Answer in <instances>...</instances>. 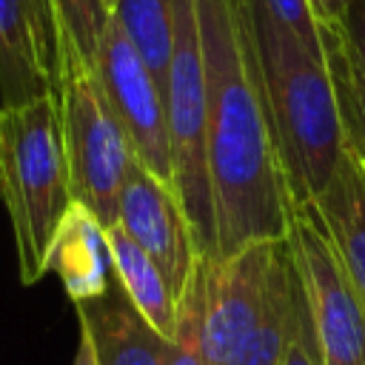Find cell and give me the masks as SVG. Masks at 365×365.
<instances>
[{
    "label": "cell",
    "mask_w": 365,
    "mask_h": 365,
    "mask_svg": "<svg viewBox=\"0 0 365 365\" xmlns=\"http://www.w3.org/2000/svg\"><path fill=\"white\" fill-rule=\"evenodd\" d=\"M205 68V163L217 257L288 240L291 200L262 94L248 0H197Z\"/></svg>",
    "instance_id": "obj_1"
},
{
    "label": "cell",
    "mask_w": 365,
    "mask_h": 365,
    "mask_svg": "<svg viewBox=\"0 0 365 365\" xmlns=\"http://www.w3.org/2000/svg\"><path fill=\"white\" fill-rule=\"evenodd\" d=\"M248 17L291 208L314 205L331 185L348 148L325 51L308 48L257 0H248Z\"/></svg>",
    "instance_id": "obj_2"
},
{
    "label": "cell",
    "mask_w": 365,
    "mask_h": 365,
    "mask_svg": "<svg viewBox=\"0 0 365 365\" xmlns=\"http://www.w3.org/2000/svg\"><path fill=\"white\" fill-rule=\"evenodd\" d=\"M0 197L14 234L20 282L34 285L48 274L54 237L74 202L54 91L0 108Z\"/></svg>",
    "instance_id": "obj_3"
},
{
    "label": "cell",
    "mask_w": 365,
    "mask_h": 365,
    "mask_svg": "<svg viewBox=\"0 0 365 365\" xmlns=\"http://www.w3.org/2000/svg\"><path fill=\"white\" fill-rule=\"evenodd\" d=\"M54 97L60 108L71 197L111 228L117 225L125 171L137 160L131 143L97 80L94 66L60 60L54 71Z\"/></svg>",
    "instance_id": "obj_4"
},
{
    "label": "cell",
    "mask_w": 365,
    "mask_h": 365,
    "mask_svg": "<svg viewBox=\"0 0 365 365\" xmlns=\"http://www.w3.org/2000/svg\"><path fill=\"white\" fill-rule=\"evenodd\" d=\"M174 191L194 228L200 257L217 259L214 202L205 163V68L197 0H174L171 60L163 86Z\"/></svg>",
    "instance_id": "obj_5"
},
{
    "label": "cell",
    "mask_w": 365,
    "mask_h": 365,
    "mask_svg": "<svg viewBox=\"0 0 365 365\" xmlns=\"http://www.w3.org/2000/svg\"><path fill=\"white\" fill-rule=\"evenodd\" d=\"M288 251L325 365H365V308L317 205L291 208Z\"/></svg>",
    "instance_id": "obj_6"
},
{
    "label": "cell",
    "mask_w": 365,
    "mask_h": 365,
    "mask_svg": "<svg viewBox=\"0 0 365 365\" xmlns=\"http://www.w3.org/2000/svg\"><path fill=\"white\" fill-rule=\"evenodd\" d=\"M282 242L257 240L217 259L200 257V348L205 365H225L259 322Z\"/></svg>",
    "instance_id": "obj_7"
},
{
    "label": "cell",
    "mask_w": 365,
    "mask_h": 365,
    "mask_svg": "<svg viewBox=\"0 0 365 365\" xmlns=\"http://www.w3.org/2000/svg\"><path fill=\"white\" fill-rule=\"evenodd\" d=\"M97 80L131 143L137 163H143L151 174L165 180L174 188L171 174V140L165 120L163 91L137 54V48L123 34L114 14H108L97 54H94Z\"/></svg>",
    "instance_id": "obj_8"
},
{
    "label": "cell",
    "mask_w": 365,
    "mask_h": 365,
    "mask_svg": "<svg viewBox=\"0 0 365 365\" xmlns=\"http://www.w3.org/2000/svg\"><path fill=\"white\" fill-rule=\"evenodd\" d=\"M117 225L157 262L180 302L200 262L197 237L177 191L137 160L128 165L123 180Z\"/></svg>",
    "instance_id": "obj_9"
},
{
    "label": "cell",
    "mask_w": 365,
    "mask_h": 365,
    "mask_svg": "<svg viewBox=\"0 0 365 365\" xmlns=\"http://www.w3.org/2000/svg\"><path fill=\"white\" fill-rule=\"evenodd\" d=\"M57 57L34 0H0V108L54 91Z\"/></svg>",
    "instance_id": "obj_10"
},
{
    "label": "cell",
    "mask_w": 365,
    "mask_h": 365,
    "mask_svg": "<svg viewBox=\"0 0 365 365\" xmlns=\"http://www.w3.org/2000/svg\"><path fill=\"white\" fill-rule=\"evenodd\" d=\"M77 319L91 331L100 365H163L165 342L128 302L120 282L111 279L108 291L77 302Z\"/></svg>",
    "instance_id": "obj_11"
},
{
    "label": "cell",
    "mask_w": 365,
    "mask_h": 365,
    "mask_svg": "<svg viewBox=\"0 0 365 365\" xmlns=\"http://www.w3.org/2000/svg\"><path fill=\"white\" fill-rule=\"evenodd\" d=\"M48 274H57L68 299L88 302L108 291L114 271L106 225L80 202H71L48 254Z\"/></svg>",
    "instance_id": "obj_12"
},
{
    "label": "cell",
    "mask_w": 365,
    "mask_h": 365,
    "mask_svg": "<svg viewBox=\"0 0 365 365\" xmlns=\"http://www.w3.org/2000/svg\"><path fill=\"white\" fill-rule=\"evenodd\" d=\"M365 308V165L348 140L339 171L314 202Z\"/></svg>",
    "instance_id": "obj_13"
},
{
    "label": "cell",
    "mask_w": 365,
    "mask_h": 365,
    "mask_svg": "<svg viewBox=\"0 0 365 365\" xmlns=\"http://www.w3.org/2000/svg\"><path fill=\"white\" fill-rule=\"evenodd\" d=\"M106 242L111 254V271L120 282L128 302L140 311V317L163 336L174 339L177 334V297L168 288L157 262L120 228H106Z\"/></svg>",
    "instance_id": "obj_14"
},
{
    "label": "cell",
    "mask_w": 365,
    "mask_h": 365,
    "mask_svg": "<svg viewBox=\"0 0 365 365\" xmlns=\"http://www.w3.org/2000/svg\"><path fill=\"white\" fill-rule=\"evenodd\" d=\"M294 305H297V268L288 242H282V251L271 274V288L262 317L225 365H282L294 328Z\"/></svg>",
    "instance_id": "obj_15"
},
{
    "label": "cell",
    "mask_w": 365,
    "mask_h": 365,
    "mask_svg": "<svg viewBox=\"0 0 365 365\" xmlns=\"http://www.w3.org/2000/svg\"><path fill=\"white\" fill-rule=\"evenodd\" d=\"M111 14L163 91L171 60L174 0H114Z\"/></svg>",
    "instance_id": "obj_16"
},
{
    "label": "cell",
    "mask_w": 365,
    "mask_h": 365,
    "mask_svg": "<svg viewBox=\"0 0 365 365\" xmlns=\"http://www.w3.org/2000/svg\"><path fill=\"white\" fill-rule=\"evenodd\" d=\"M319 26V40H322V51L336 86V97H339V108H342V120H345V131L351 145L356 148L362 165H365V86L359 80V74L351 66V57L345 51L342 34L336 23H317Z\"/></svg>",
    "instance_id": "obj_17"
},
{
    "label": "cell",
    "mask_w": 365,
    "mask_h": 365,
    "mask_svg": "<svg viewBox=\"0 0 365 365\" xmlns=\"http://www.w3.org/2000/svg\"><path fill=\"white\" fill-rule=\"evenodd\" d=\"M57 26V63L80 60L94 66V54L108 20L106 0H51Z\"/></svg>",
    "instance_id": "obj_18"
},
{
    "label": "cell",
    "mask_w": 365,
    "mask_h": 365,
    "mask_svg": "<svg viewBox=\"0 0 365 365\" xmlns=\"http://www.w3.org/2000/svg\"><path fill=\"white\" fill-rule=\"evenodd\" d=\"M163 365H205L202 348H200V282L197 268L177 302V334L165 342Z\"/></svg>",
    "instance_id": "obj_19"
},
{
    "label": "cell",
    "mask_w": 365,
    "mask_h": 365,
    "mask_svg": "<svg viewBox=\"0 0 365 365\" xmlns=\"http://www.w3.org/2000/svg\"><path fill=\"white\" fill-rule=\"evenodd\" d=\"M282 365H325L319 342H317V331H314V319L297 277V305H294V328H291V339L285 348V359Z\"/></svg>",
    "instance_id": "obj_20"
},
{
    "label": "cell",
    "mask_w": 365,
    "mask_h": 365,
    "mask_svg": "<svg viewBox=\"0 0 365 365\" xmlns=\"http://www.w3.org/2000/svg\"><path fill=\"white\" fill-rule=\"evenodd\" d=\"M274 20H279L288 31H294L308 48L322 51V40H319V26L317 17L308 6V0H257Z\"/></svg>",
    "instance_id": "obj_21"
},
{
    "label": "cell",
    "mask_w": 365,
    "mask_h": 365,
    "mask_svg": "<svg viewBox=\"0 0 365 365\" xmlns=\"http://www.w3.org/2000/svg\"><path fill=\"white\" fill-rule=\"evenodd\" d=\"M336 26H339L345 51L351 57V66L365 86V0H354L345 11L342 23H336Z\"/></svg>",
    "instance_id": "obj_22"
},
{
    "label": "cell",
    "mask_w": 365,
    "mask_h": 365,
    "mask_svg": "<svg viewBox=\"0 0 365 365\" xmlns=\"http://www.w3.org/2000/svg\"><path fill=\"white\" fill-rule=\"evenodd\" d=\"M351 3L354 0H308L317 23H342V17H345Z\"/></svg>",
    "instance_id": "obj_23"
},
{
    "label": "cell",
    "mask_w": 365,
    "mask_h": 365,
    "mask_svg": "<svg viewBox=\"0 0 365 365\" xmlns=\"http://www.w3.org/2000/svg\"><path fill=\"white\" fill-rule=\"evenodd\" d=\"M80 325V339H77V351H74V365H100V356H97V345H94V336L91 331L77 319Z\"/></svg>",
    "instance_id": "obj_24"
},
{
    "label": "cell",
    "mask_w": 365,
    "mask_h": 365,
    "mask_svg": "<svg viewBox=\"0 0 365 365\" xmlns=\"http://www.w3.org/2000/svg\"><path fill=\"white\" fill-rule=\"evenodd\" d=\"M34 9H37V20L46 31V40L51 43L54 48V57H57V26H54V9H51V0H34ZM57 71V68H54Z\"/></svg>",
    "instance_id": "obj_25"
},
{
    "label": "cell",
    "mask_w": 365,
    "mask_h": 365,
    "mask_svg": "<svg viewBox=\"0 0 365 365\" xmlns=\"http://www.w3.org/2000/svg\"><path fill=\"white\" fill-rule=\"evenodd\" d=\"M111 3H114V0H106V6H108V11H111Z\"/></svg>",
    "instance_id": "obj_26"
}]
</instances>
